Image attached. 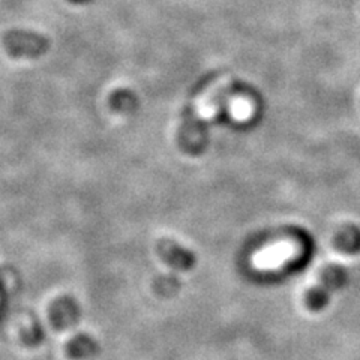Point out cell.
I'll list each match as a JSON object with an SVG mask.
<instances>
[{"label": "cell", "mask_w": 360, "mask_h": 360, "mask_svg": "<svg viewBox=\"0 0 360 360\" xmlns=\"http://www.w3.org/2000/svg\"><path fill=\"white\" fill-rule=\"evenodd\" d=\"M348 283L347 270L341 266H329L323 270L320 281L315 284L305 296V305L309 311L319 312L329 305L335 291L344 288Z\"/></svg>", "instance_id": "cell-1"}, {"label": "cell", "mask_w": 360, "mask_h": 360, "mask_svg": "<svg viewBox=\"0 0 360 360\" xmlns=\"http://www.w3.org/2000/svg\"><path fill=\"white\" fill-rule=\"evenodd\" d=\"M158 251H160L162 260L167 264H170L173 269L189 270L195 264V258L193 252L184 250L182 246H179L170 240L161 242L160 246H158Z\"/></svg>", "instance_id": "cell-2"}, {"label": "cell", "mask_w": 360, "mask_h": 360, "mask_svg": "<svg viewBox=\"0 0 360 360\" xmlns=\"http://www.w3.org/2000/svg\"><path fill=\"white\" fill-rule=\"evenodd\" d=\"M336 246L345 254H357L360 251V230L350 227L342 231L338 236Z\"/></svg>", "instance_id": "cell-3"}]
</instances>
